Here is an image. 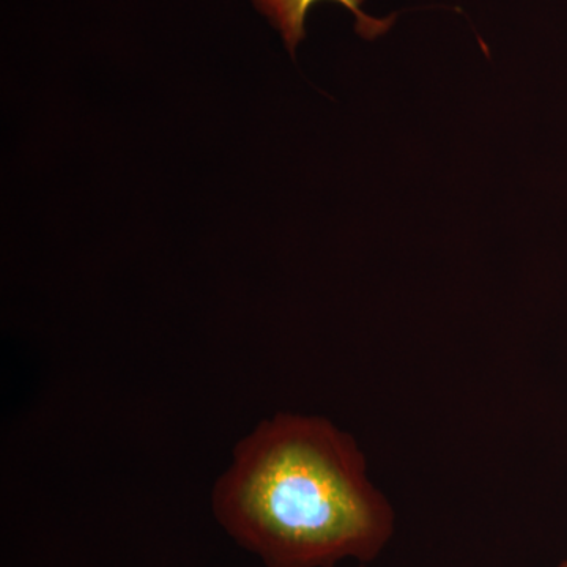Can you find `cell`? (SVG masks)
I'll return each mask as SVG.
<instances>
[{
	"mask_svg": "<svg viewBox=\"0 0 567 567\" xmlns=\"http://www.w3.org/2000/svg\"><path fill=\"white\" fill-rule=\"evenodd\" d=\"M212 511L265 567L375 561L395 532L388 496L369 480L357 440L323 416L278 413L238 442Z\"/></svg>",
	"mask_w": 567,
	"mask_h": 567,
	"instance_id": "cell-1",
	"label": "cell"
},
{
	"mask_svg": "<svg viewBox=\"0 0 567 567\" xmlns=\"http://www.w3.org/2000/svg\"><path fill=\"white\" fill-rule=\"evenodd\" d=\"M558 567H567V558L565 559V561L561 563V565H559Z\"/></svg>",
	"mask_w": 567,
	"mask_h": 567,
	"instance_id": "cell-3",
	"label": "cell"
},
{
	"mask_svg": "<svg viewBox=\"0 0 567 567\" xmlns=\"http://www.w3.org/2000/svg\"><path fill=\"white\" fill-rule=\"evenodd\" d=\"M361 567H364V566H361Z\"/></svg>",
	"mask_w": 567,
	"mask_h": 567,
	"instance_id": "cell-4",
	"label": "cell"
},
{
	"mask_svg": "<svg viewBox=\"0 0 567 567\" xmlns=\"http://www.w3.org/2000/svg\"><path fill=\"white\" fill-rule=\"evenodd\" d=\"M254 2L281 31L287 48L293 51L295 47L303 40L306 14L320 0H254ZM331 2L341 3L352 11L357 20V32L364 39H377L390 31L394 21V17L388 20L369 17L364 13L363 0H331Z\"/></svg>",
	"mask_w": 567,
	"mask_h": 567,
	"instance_id": "cell-2",
	"label": "cell"
}]
</instances>
